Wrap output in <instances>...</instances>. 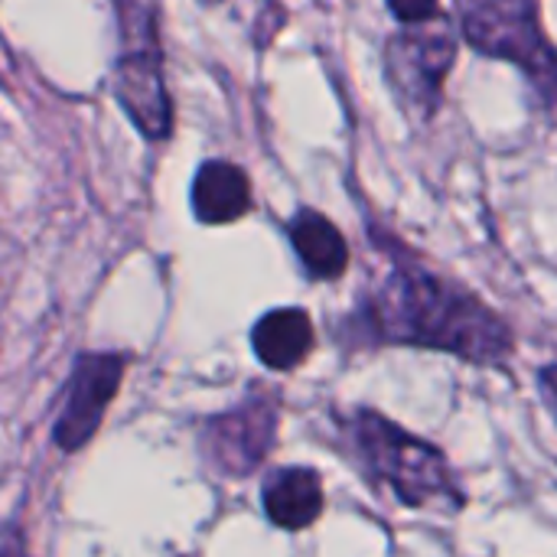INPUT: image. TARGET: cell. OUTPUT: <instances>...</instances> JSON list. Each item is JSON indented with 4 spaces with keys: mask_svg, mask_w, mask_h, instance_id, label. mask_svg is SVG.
I'll return each mask as SVG.
<instances>
[{
    "mask_svg": "<svg viewBox=\"0 0 557 557\" xmlns=\"http://www.w3.org/2000/svg\"><path fill=\"white\" fill-rule=\"evenodd\" d=\"M369 326L385 343L454 352L476 366L512 356L509 326L473 294L424 268H395L369 304Z\"/></svg>",
    "mask_w": 557,
    "mask_h": 557,
    "instance_id": "6da1fadb",
    "label": "cell"
},
{
    "mask_svg": "<svg viewBox=\"0 0 557 557\" xmlns=\"http://www.w3.org/2000/svg\"><path fill=\"white\" fill-rule=\"evenodd\" d=\"M349 437L369 476L392 490L398 503L411 509L463 506V493L447 457L428 441L401 431L375 411H356L349 421Z\"/></svg>",
    "mask_w": 557,
    "mask_h": 557,
    "instance_id": "7a4b0ae2",
    "label": "cell"
},
{
    "mask_svg": "<svg viewBox=\"0 0 557 557\" xmlns=\"http://www.w3.org/2000/svg\"><path fill=\"white\" fill-rule=\"evenodd\" d=\"M460 26L467 42L486 55L512 59L548 101H557V52L539 26L535 0H460Z\"/></svg>",
    "mask_w": 557,
    "mask_h": 557,
    "instance_id": "3957f363",
    "label": "cell"
},
{
    "mask_svg": "<svg viewBox=\"0 0 557 557\" xmlns=\"http://www.w3.org/2000/svg\"><path fill=\"white\" fill-rule=\"evenodd\" d=\"M454 59H457V39L444 16H434V23L431 20L414 23L398 36H392L385 52V69L401 104L414 108L424 117L434 114Z\"/></svg>",
    "mask_w": 557,
    "mask_h": 557,
    "instance_id": "277c9868",
    "label": "cell"
},
{
    "mask_svg": "<svg viewBox=\"0 0 557 557\" xmlns=\"http://www.w3.org/2000/svg\"><path fill=\"white\" fill-rule=\"evenodd\" d=\"M121 375H124V359L111 352L82 356L75 362L65 405L55 421V444L62 450H78L95 437L111 398L117 395Z\"/></svg>",
    "mask_w": 557,
    "mask_h": 557,
    "instance_id": "5b68a950",
    "label": "cell"
},
{
    "mask_svg": "<svg viewBox=\"0 0 557 557\" xmlns=\"http://www.w3.org/2000/svg\"><path fill=\"white\" fill-rule=\"evenodd\" d=\"M274 434H277V405L255 398L209 421L206 447L212 463L238 476V473H251L268 457Z\"/></svg>",
    "mask_w": 557,
    "mask_h": 557,
    "instance_id": "8992f818",
    "label": "cell"
},
{
    "mask_svg": "<svg viewBox=\"0 0 557 557\" xmlns=\"http://www.w3.org/2000/svg\"><path fill=\"white\" fill-rule=\"evenodd\" d=\"M114 91H117L124 111L134 117V124L147 137H166L170 134L173 108H170V95L163 85L160 55L153 49V39H147L144 46L134 39L124 49V55L117 62V75H114Z\"/></svg>",
    "mask_w": 557,
    "mask_h": 557,
    "instance_id": "52a82bcc",
    "label": "cell"
},
{
    "mask_svg": "<svg viewBox=\"0 0 557 557\" xmlns=\"http://www.w3.org/2000/svg\"><path fill=\"white\" fill-rule=\"evenodd\" d=\"M264 512L277 529L300 532L310 529L323 512V483L307 467L277 470L264 483Z\"/></svg>",
    "mask_w": 557,
    "mask_h": 557,
    "instance_id": "ba28073f",
    "label": "cell"
},
{
    "mask_svg": "<svg viewBox=\"0 0 557 557\" xmlns=\"http://www.w3.org/2000/svg\"><path fill=\"white\" fill-rule=\"evenodd\" d=\"M251 346L268 369L290 372L313 349V323H310L307 310H297V307L271 310L255 323Z\"/></svg>",
    "mask_w": 557,
    "mask_h": 557,
    "instance_id": "9c48e42d",
    "label": "cell"
},
{
    "mask_svg": "<svg viewBox=\"0 0 557 557\" xmlns=\"http://www.w3.org/2000/svg\"><path fill=\"white\" fill-rule=\"evenodd\" d=\"M251 206V186L248 176L225 160H212L196 173L193 183V209L196 219L206 225H225L248 212Z\"/></svg>",
    "mask_w": 557,
    "mask_h": 557,
    "instance_id": "30bf717a",
    "label": "cell"
},
{
    "mask_svg": "<svg viewBox=\"0 0 557 557\" xmlns=\"http://www.w3.org/2000/svg\"><path fill=\"white\" fill-rule=\"evenodd\" d=\"M290 242L297 258L304 261L307 274L317 281H336L349 268V245L343 232L320 212H297L290 222Z\"/></svg>",
    "mask_w": 557,
    "mask_h": 557,
    "instance_id": "8fae6325",
    "label": "cell"
},
{
    "mask_svg": "<svg viewBox=\"0 0 557 557\" xmlns=\"http://www.w3.org/2000/svg\"><path fill=\"white\" fill-rule=\"evenodd\" d=\"M392 13L405 23V26H414V23H428L437 13V0H388Z\"/></svg>",
    "mask_w": 557,
    "mask_h": 557,
    "instance_id": "7c38bea8",
    "label": "cell"
},
{
    "mask_svg": "<svg viewBox=\"0 0 557 557\" xmlns=\"http://www.w3.org/2000/svg\"><path fill=\"white\" fill-rule=\"evenodd\" d=\"M539 385H542V398H545V405L552 408V414L557 418V366L542 369V375H539Z\"/></svg>",
    "mask_w": 557,
    "mask_h": 557,
    "instance_id": "4fadbf2b",
    "label": "cell"
},
{
    "mask_svg": "<svg viewBox=\"0 0 557 557\" xmlns=\"http://www.w3.org/2000/svg\"><path fill=\"white\" fill-rule=\"evenodd\" d=\"M0 557H26L23 539L16 529H0Z\"/></svg>",
    "mask_w": 557,
    "mask_h": 557,
    "instance_id": "5bb4252c",
    "label": "cell"
}]
</instances>
